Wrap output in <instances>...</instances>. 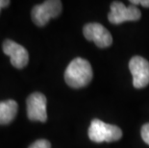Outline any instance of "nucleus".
I'll use <instances>...</instances> for the list:
<instances>
[{"instance_id": "obj_8", "label": "nucleus", "mask_w": 149, "mask_h": 148, "mask_svg": "<svg viewBox=\"0 0 149 148\" xmlns=\"http://www.w3.org/2000/svg\"><path fill=\"white\" fill-rule=\"evenodd\" d=\"M3 52L11 59V64L17 68H23L29 62V55L26 48L12 40H6L2 45Z\"/></svg>"}, {"instance_id": "obj_7", "label": "nucleus", "mask_w": 149, "mask_h": 148, "mask_svg": "<svg viewBox=\"0 0 149 148\" xmlns=\"http://www.w3.org/2000/svg\"><path fill=\"white\" fill-rule=\"evenodd\" d=\"M46 97L40 92H34L28 96L27 104V115L32 121L45 122L47 119L46 112Z\"/></svg>"}, {"instance_id": "obj_9", "label": "nucleus", "mask_w": 149, "mask_h": 148, "mask_svg": "<svg viewBox=\"0 0 149 148\" xmlns=\"http://www.w3.org/2000/svg\"><path fill=\"white\" fill-rule=\"evenodd\" d=\"M17 103L15 100L0 101V124H9L14 120L17 114Z\"/></svg>"}, {"instance_id": "obj_5", "label": "nucleus", "mask_w": 149, "mask_h": 148, "mask_svg": "<svg viewBox=\"0 0 149 148\" xmlns=\"http://www.w3.org/2000/svg\"><path fill=\"white\" fill-rule=\"evenodd\" d=\"M129 69L133 76V86L143 89L149 84V62L141 56H135L129 62Z\"/></svg>"}, {"instance_id": "obj_11", "label": "nucleus", "mask_w": 149, "mask_h": 148, "mask_svg": "<svg viewBox=\"0 0 149 148\" xmlns=\"http://www.w3.org/2000/svg\"><path fill=\"white\" fill-rule=\"evenodd\" d=\"M141 134L142 140H144V142L149 145V123H146L142 126Z\"/></svg>"}, {"instance_id": "obj_10", "label": "nucleus", "mask_w": 149, "mask_h": 148, "mask_svg": "<svg viewBox=\"0 0 149 148\" xmlns=\"http://www.w3.org/2000/svg\"><path fill=\"white\" fill-rule=\"evenodd\" d=\"M29 148H51V144L46 140H39L31 144Z\"/></svg>"}, {"instance_id": "obj_4", "label": "nucleus", "mask_w": 149, "mask_h": 148, "mask_svg": "<svg viewBox=\"0 0 149 148\" xmlns=\"http://www.w3.org/2000/svg\"><path fill=\"white\" fill-rule=\"evenodd\" d=\"M141 17V11L135 5L128 7L121 2L115 1L111 5V12L108 15L109 21L113 24H120L125 21H137Z\"/></svg>"}, {"instance_id": "obj_12", "label": "nucleus", "mask_w": 149, "mask_h": 148, "mask_svg": "<svg viewBox=\"0 0 149 148\" xmlns=\"http://www.w3.org/2000/svg\"><path fill=\"white\" fill-rule=\"evenodd\" d=\"M131 5H141L142 7L148 8L149 7V0H131L130 1Z\"/></svg>"}, {"instance_id": "obj_2", "label": "nucleus", "mask_w": 149, "mask_h": 148, "mask_svg": "<svg viewBox=\"0 0 149 148\" xmlns=\"http://www.w3.org/2000/svg\"><path fill=\"white\" fill-rule=\"evenodd\" d=\"M122 137V131L116 125L108 124L97 118L93 119L88 128V138L94 142H112L120 140Z\"/></svg>"}, {"instance_id": "obj_13", "label": "nucleus", "mask_w": 149, "mask_h": 148, "mask_svg": "<svg viewBox=\"0 0 149 148\" xmlns=\"http://www.w3.org/2000/svg\"><path fill=\"white\" fill-rule=\"evenodd\" d=\"M9 4H10L9 0H0V11H1L3 8L7 7Z\"/></svg>"}, {"instance_id": "obj_3", "label": "nucleus", "mask_w": 149, "mask_h": 148, "mask_svg": "<svg viewBox=\"0 0 149 148\" xmlns=\"http://www.w3.org/2000/svg\"><path fill=\"white\" fill-rule=\"evenodd\" d=\"M62 12V2L59 0H48L42 4L36 5L32 9V20L40 27L49 22L53 17H57Z\"/></svg>"}, {"instance_id": "obj_6", "label": "nucleus", "mask_w": 149, "mask_h": 148, "mask_svg": "<svg viewBox=\"0 0 149 148\" xmlns=\"http://www.w3.org/2000/svg\"><path fill=\"white\" fill-rule=\"evenodd\" d=\"M83 34L88 40L93 42L100 48H106L113 43L112 35L103 25L99 23L91 22L86 24L83 29Z\"/></svg>"}, {"instance_id": "obj_1", "label": "nucleus", "mask_w": 149, "mask_h": 148, "mask_svg": "<svg viewBox=\"0 0 149 148\" xmlns=\"http://www.w3.org/2000/svg\"><path fill=\"white\" fill-rule=\"evenodd\" d=\"M93 68L87 60L75 58L69 63L65 71V81L69 87L80 89L88 86L93 79Z\"/></svg>"}]
</instances>
